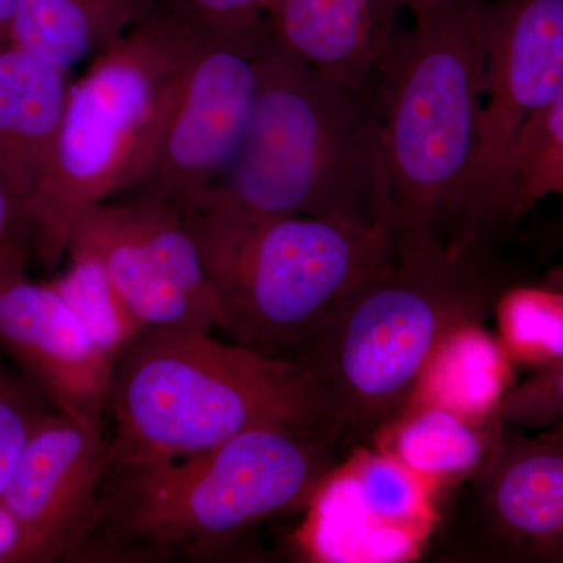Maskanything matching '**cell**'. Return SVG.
Listing matches in <instances>:
<instances>
[{
	"label": "cell",
	"mask_w": 563,
	"mask_h": 563,
	"mask_svg": "<svg viewBox=\"0 0 563 563\" xmlns=\"http://www.w3.org/2000/svg\"><path fill=\"white\" fill-rule=\"evenodd\" d=\"M110 466L172 461L257 429L335 442L328 399L298 358L225 343L210 332L147 329L111 372Z\"/></svg>",
	"instance_id": "6da1fadb"
},
{
	"label": "cell",
	"mask_w": 563,
	"mask_h": 563,
	"mask_svg": "<svg viewBox=\"0 0 563 563\" xmlns=\"http://www.w3.org/2000/svg\"><path fill=\"white\" fill-rule=\"evenodd\" d=\"M509 288L492 246L396 229L395 257L299 355L344 432H368L406 404L440 343L483 324Z\"/></svg>",
	"instance_id": "7a4b0ae2"
},
{
	"label": "cell",
	"mask_w": 563,
	"mask_h": 563,
	"mask_svg": "<svg viewBox=\"0 0 563 563\" xmlns=\"http://www.w3.org/2000/svg\"><path fill=\"white\" fill-rule=\"evenodd\" d=\"M198 247L232 343L298 358L395 257L396 228L244 209L203 195L177 210Z\"/></svg>",
	"instance_id": "3957f363"
},
{
	"label": "cell",
	"mask_w": 563,
	"mask_h": 563,
	"mask_svg": "<svg viewBox=\"0 0 563 563\" xmlns=\"http://www.w3.org/2000/svg\"><path fill=\"white\" fill-rule=\"evenodd\" d=\"M207 31L152 7L73 81L49 166L22 213L46 265L66 254L84 211L133 190L150 172Z\"/></svg>",
	"instance_id": "277c9868"
},
{
	"label": "cell",
	"mask_w": 563,
	"mask_h": 563,
	"mask_svg": "<svg viewBox=\"0 0 563 563\" xmlns=\"http://www.w3.org/2000/svg\"><path fill=\"white\" fill-rule=\"evenodd\" d=\"M206 195L265 213L390 222L372 99L272 40L242 144Z\"/></svg>",
	"instance_id": "5b68a950"
},
{
	"label": "cell",
	"mask_w": 563,
	"mask_h": 563,
	"mask_svg": "<svg viewBox=\"0 0 563 563\" xmlns=\"http://www.w3.org/2000/svg\"><path fill=\"white\" fill-rule=\"evenodd\" d=\"M483 0H450L396 32L366 95L376 110L388 218L459 243L483 102Z\"/></svg>",
	"instance_id": "8992f818"
},
{
	"label": "cell",
	"mask_w": 563,
	"mask_h": 563,
	"mask_svg": "<svg viewBox=\"0 0 563 563\" xmlns=\"http://www.w3.org/2000/svg\"><path fill=\"white\" fill-rule=\"evenodd\" d=\"M333 446L321 437L257 429L172 461L110 466L95 533L140 554L217 550L310 503L332 472Z\"/></svg>",
	"instance_id": "52a82bcc"
},
{
	"label": "cell",
	"mask_w": 563,
	"mask_h": 563,
	"mask_svg": "<svg viewBox=\"0 0 563 563\" xmlns=\"http://www.w3.org/2000/svg\"><path fill=\"white\" fill-rule=\"evenodd\" d=\"M479 33L483 102L457 242L492 246L507 228L496 202L507 147L532 113L563 96V0H483Z\"/></svg>",
	"instance_id": "ba28073f"
},
{
	"label": "cell",
	"mask_w": 563,
	"mask_h": 563,
	"mask_svg": "<svg viewBox=\"0 0 563 563\" xmlns=\"http://www.w3.org/2000/svg\"><path fill=\"white\" fill-rule=\"evenodd\" d=\"M269 43L266 22L206 32L150 172L125 195L180 210L220 181L246 132Z\"/></svg>",
	"instance_id": "9c48e42d"
},
{
	"label": "cell",
	"mask_w": 563,
	"mask_h": 563,
	"mask_svg": "<svg viewBox=\"0 0 563 563\" xmlns=\"http://www.w3.org/2000/svg\"><path fill=\"white\" fill-rule=\"evenodd\" d=\"M66 252L91 255L147 329L218 328L217 295L179 211L124 195L77 218Z\"/></svg>",
	"instance_id": "30bf717a"
},
{
	"label": "cell",
	"mask_w": 563,
	"mask_h": 563,
	"mask_svg": "<svg viewBox=\"0 0 563 563\" xmlns=\"http://www.w3.org/2000/svg\"><path fill=\"white\" fill-rule=\"evenodd\" d=\"M0 350L58 412L102 429L113 365L58 292L29 276L21 240L0 247Z\"/></svg>",
	"instance_id": "8fae6325"
},
{
	"label": "cell",
	"mask_w": 563,
	"mask_h": 563,
	"mask_svg": "<svg viewBox=\"0 0 563 563\" xmlns=\"http://www.w3.org/2000/svg\"><path fill=\"white\" fill-rule=\"evenodd\" d=\"M109 468L102 429L54 412L32 433L0 503L31 537L43 562L79 554L101 518Z\"/></svg>",
	"instance_id": "7c38bea8"
},
{
	"label": "cell",
	"mask_w": 563,
	"mask_h": 563,
	"mask_svg": "<svg viewBox=\"0 0 563 563\" xmlns=\"http://www.w3.org/2000/svg\"><path fill=\"white\" fill-rule=\"evenodd\" d=\"M463 509L481 555L561 561L562 440L503 437L476 470Z\"/></svg>",
	"instance_id": "4fadbf2b"
},
{
	"label": "cell",
	"mask_w": 563,
	"mask_h": 563,
	"mask_svg": "<svg viewBox=\"0 0 563 563\" xmlns=\"http://www.w3.org/2000/svg\"><path fill=\"white\" fill-rule=\"evenodd\" d=\"M401 9L402 0H273L266 25L279 49L365 92Z\"/></svg>",
	"instance_id": "5bb4252c"
},
{
	"label": "cell",
	"mask_w": 563,
	"mask_h": 563,
	"mask_svg": "<svg viewBox=\"0 0 563 563\" xmlns=\"http://www.w3.org/2000/svg\"><path fill=\"white\" fill-rule=\"evenodd\" d=\"M73 81L32 52L0 49V187L21 220L49 166Z\"/></svg>",
	"instance_id": "9a60e30c"
},
{
	"label": "cell",
	"mask_w": 563,
	"mask_h": 563,
	"mask_svg": "<svg viewBox=\"0 0 563 563\" xmlns=\"http://www.w3.org/2000/svg\"><path fill=\"white\" fill-rule=\"evenodd\" d=\"M151 0H14L11 44L73 70L131 31Z\"/></svg>",
	"instance_id": "2e32d148"
},
{
	"label": "cell",
	"mask_w": 563,
	"mask_h": 563,
	"mask_svg": "<svg viewBox=\"0 0 563 563\" xmlns=\"http://www.w3.org/2000/svg\"><path fill=\"white\" fill-rule=\"evenodd\" d=\"M510 376L501 343L483 324L462 325L433 352L407 404L442 407L472 421L490 420Z\"/></svg>",
	"instance_id": "e0dca14e"
},
{
	"label": "cell",
	"mask_w": 563,
	"mask_h": 563,
	"mask_svg": "<svg viewBox=\"0 0 563 563\" xmlns=\"http://www.w3.org/2000/svg\"><path fill=\"white\" fill-rule=\"evenodd\" d=\"M301 540L322 562H402L422 540L380 521L357 501L340 472L329 473L310 499Z\"/></svg>",
	"instance_id": "ac0fdd59"
},
{
	"label": "cell",
	"mask_w": 563,
	"mask_h": 563,
	"mask_svg": "<svg viewBox=\"0 0 563 563\" xmlns=\"http://www.w3.org/2000/svg\"><path fill=\"white\" fill-rule=\"evenodd\" d=\"M412 407L393 428L385 453L398 459L426 483H444L476 472L493 440L484 421H472L442 407Z\"/></svg>",
	"instance_id": "d6986e66"
},
{
	"label": "cell",
	"mask_w": 563,
	"mask_h": 563,
	"mask_svg": "<svg viewBox=\"0 0 563 563\" xmlns=\"http://www.w3.org/2000/svg\"><path fill=\"white\" fill-rule=\"evenodd\" d=\"M563 192V96L521 124L504 155L496 202L509 228L551 195Z\"/></svg>",
	"instance_id": "ffe728a7"
},
{
	"label": "cell",
	"mask_w": 563,
	"mask_h": 563,
	"mask_svg": "<svg viewBox=\"0 0 563 563\" xmlns=\"http://www.w3.org/2000/svg\"><path fill=\"white\" fill-rule=\"evenodd\" d=\"M69 268L47 284L68 303L113 365L122 351L147 331V325L133 313L101 263L80 252H69Z\"/></svg>",
	"instance_id": "44dd1931"
},
{
	"label": "cell",
	"mask_w": 563,
	"mask_h": 563,
	"mask_svg": "<svg viewBox=\"0 0 563 563\" xmlns=\"http://www.w3.org/2000/svg\"><path fill=\"white\" fill-rule=\"evenodd\" d=\"M339 472L365 509L424 542L433 523L428 495L431 484L385 451L355 454Z\"/></svg>",
	"instance_id": "7402d4cb"
},
{
	"label": "cell",
	"mask_w": 563,
	"mask_h": 563,
	"mask_svg": "<svg viewBox=\"0 0 563 563\" xmlns=\"http://www.w3.org/2000/svg\"><path fill=\"white\" fill-rule=\"evenodd\" d=\"M507 355L543 366L563 361V298L536 287H509L495 306Z\"/></svg>",
	"instance_id": "603a6c76"
},
{
	"label": "cell",
	"mask_w": 563,
	"mask_h": 563,
	"mask_svg": "<svg viewBox=\"0 0 563 563\" xmlns=\"http://www.w3.org/2000/svg\"><path fill=\"white\" fill-rule=\"evenodd\" d=\"M57 412L35 385L0 358V495L22 448L36 428Z\"/></svg>",
	"instance_id": "cb8c5ba5"
},
{
	"label": "cell",
	"mask_w": 563,
	"mask_h": 563,
	"mask_svg": "<svg viewBox=\"0 0 563 563\" xmlns=\"http://www.w3.org/2000/svg\"><path fill=\"white\" fill-rule=\"evenodd\" d=\"M563 410V361L540 366L521 387L504 393L492 420L517 428H543L561 420Z\"/></svg>",
	"instance_id": "d4e9b609"
},
{
	"label": "cell",
	"mask_w": 563,
	"mask_h": 563,
	"mask_svg": "<svg viewBox=\"0 0 563 563\" xmlns=\"http://www.w3.org/2000/svg\"><path fill=\"white\" fill-rule=\"evenodd\" d=\"M152 5L169 11L202 29L255 27L266 22L273 0H151Z\"/></svg>",
	"instance_id": "484cf974"
},
{
	"label": "cell",
	"mask_w": 563,
	"mask_h": 563,
	"mask_svg": "<svg viewBox=\"0 0 563 563\" xmlns=\"http://www.w3.org/2000/svg\"><path fill=\"white\" fill-rule=\"evenodd\" d=\"M43 563V559L14 515L0 503V563Z\"/></svg>",
	"instance_id": "4316f807"
},
{
	"label": "cell",
	"mask_w": 563,
	"mask_h": 563,
	"mask_svg": "<svg viewBox=\"0 0 563 563\" xmlns=\"http://www.w3.org/2000/svg\"><path fill=\"white\" fill-rule=\"evenodd\" d=\"M16 228L24 229L25 231L20 213L14 209L3 188L0 187V247L14 242V240H20L16 235H13V231Z\"/></svg>",
	"instance_id": "83f0119b"
},
{
	"label": "cell",
	"mask_w": 563,
	"mask_h": 563,
	"mask_svg": "<svg viewBox=\"0 0 563 563\" xmlns=\"http://www.w3.org/2000/svg\"><path fill=\"white\" fill-rule=\"evenodd\" d=\"M14 0H0V38L11 44L13 38Z\"/></svg>",
	"instance_id": "f1b7e54d"
},
{
	"label": "cell",
	"mask_w": 563,
	"mask_h": 563,
	"mask_svg": "<svg viewBox=\"0 0 563 563\" xmlns=\"http://www.w3.org/2000/svg\"><path fill=\"white\" fill-rule=\"evenodd\" d=\"M404 9H409L412 11L413 16L422 13V11L431 10L433 7L442 5L444 2H450V0H402Z\"/></svg>",
	"instance_id": "f546056e"
},
{
	"label": "cell",
	"mask_w": 563,
	"mask_h": 563,
	"mask_svg": "<svg viewBox=\"0 0 563 563\" xmlns=\"http://www.w3.org/2000/svg\"><path fill=\"white\" fill-rule=\"evenodd\" d=\"M5 46H10V44H7L5 41L0 38V49H3V47H5Z\"/></svg>",
	"instance_id": "4dcf8cb0"
}]
</instances>
